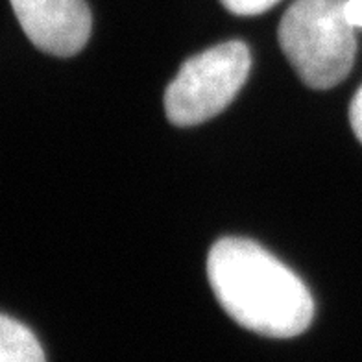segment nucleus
Masks as SVG:
<instances>
[{"label": "nucleus", "mask_w": 362, "mask_h": 362, "mask_svg": "<svg viewBox=\"0 0 362 362\" xmlns=\"http://www.w3.org/2000/svg\"><path fill=\"white\" fill-rule=\"evenodd\" d=\"M349 122L357 139L362 143V86L358 87L357 95L353 96L351 105H349Z\"/></svg>", "instance_id": "0eeeda50"}, {"label": "nucleus", "mask_w": 362, "mask_h": 362, "mask_svg": "<svg viewBox=\"0 0 362 362\" xmlns=\"http://www.w3.org/2000/svg\"><path fill=\"white\" fill-rule=\"evenodd\" d=\"M252 56L243 41H228L189 57L165 93L174 126L202 124L228 107L248 80Z\"/></svg>", "instance_id": "7ed1b4c3"}, {"label": "nucleus", "mask_w": 362, "mask_h": 362, "mask_svg": "<svg viewBox=\"0 0 362 362\" xmlns=\"http://www.w3.org/2000/svg\"><path fill=\"white\" fill-rule=\"evenodd\" d=\"M0 362H47L32 329L0 315Z\"/></svg>", "instance_id": "39448f33"}, {"label": "nucleus", "mask_w": 362, "mask_h": 362, "mask_svg": "<svg viewBox=\"0 0 362 362\" xmlns=\"http://www.w3.org/2000/svg\"><path fill=\"white\" fill-rule=\"evenodd\" d=\"M348 0H296L279 24V45L303 83L325 90L346 80L355 63V26Z\"/></svg>", "instance_id": "f03ea898"}, {"label": "nucleus", "mask_w": 362, "mask_h": 362, "mask_svg": "<svg viewBox=\"0 0 362 362\" xmlns=\"http://www.w3.org/2000/svg\"><path fill=\"white\" fill-rule=\"evenodd\" d=\"M220 2L231 13L240 15V17H253V15H261L274 8L279 0H220Z\"/></svg>", "instance_id": "423d86ee"}, {"label": "nucleus", "mask_w": 362, "mask_h": 362, "mask_svg": "<svg viewBox=\"0 0 362 362\" xmlns=\"http://www.w3.org/2000/svg\"><path fill=\"white\" fill-rule=\"evenodd\" d=\"M26 37L43 52L71 57L86 47L93 19L86 0H10Z\"/></svg>", "instance_id": "20e7f679"}, {"label": "nucleus", "mask_w": 362, "mask_h": 362, "mask_svg": "<svg viewBox=\"0 0 362 362\" xmlns=\"http://www.w3.org/2000/svg\"><path fill=\"white\" fill-rule=\"evenodd\" d=\"M207 277L222 309L262 337L292 339L315 318L305 283L248 238H220L207 257Z\"/></svg>", "instance_id": "f257e3e1"}, {"label": "nucleus", "mask_w": 362, "mask_h": 362, "mask_svg": "<svg viewBox=\"0 0 362 362\" xmlns=\"http://www.w3.org/2000/svg\"><path fill=\"white\" fill-rule=\"evenodd\" d=\"M346 11H348L349 23L355 28H362V0H348L346 2Z\"/></svg>", "instance_id": "6e6552de"}]
</instances>
